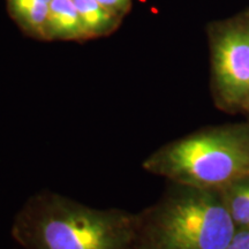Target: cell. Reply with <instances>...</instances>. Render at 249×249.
<instances>
[{
  "instance_id": "cell-6",
  "label": "cell",
  "mask_w": 249,
  "mask_h": 249,
  "mask_svg": "<svg viewBox=\"0 0 249 249\" xmlns=\"http://www.w3.org/2000/svg\"><path fill=\"white\" fill-rule=\"evenodd\" d=\"M52 0H6L12 20L24 35L38 40H48V18Z\"/></svg>"
},
{
  "instance_id": "cell-5",
  "label": "cell",
  "mask_w": 249,
  "mask_h": 249,
  "mask_svg": "<svg viewBox=\"0 0 249 249\" xmlns=\"http://www.w3.org/2000/svg\"><path fill=\"white\" fill-rule=\"evenodd\" d=\"M48 40L85 42L88 40L74 0H52L48 18Z\"/></svg>"
},
{
  "instance_id": "cell-4",
  "label": "cell",
  "mask_w": 249,
  "mask_h": 249,
  "mask_svg": "<svg viewBox=\"0 0 249 249\" xmlns=\"http://www.w3.org/2000/svg\"><path fill=\"white\" fill-rule=\"evenodd\" d=\"M210 90L226 113L249 117V7L207 26Z\"/></svg>"
},
{
  "instance_id": "cell-8",
  "label": "cell",
  "mask_w": 249,
  "mask_h": 249,
  "mask_svg": "<svg viewBox=\"0 0 249 249\" xmlns=\"http://www.w3.org/2000/svg\"><path fill=\"white\" fill-rule=\"evenodd\" d=\"M97 1L112 13L124 18L129 13L133 4V0H97Z\"/></svg>"
},
{
  "instance_id": "cell-2",
  "label": "cell",
  "mask_w": 249,
  "mask_h": 249,
  "mask_svg": "<svg viewBox=\"0 0 249 249\" xmlns=\"http://www.w3.org/2000/svg\"><path fill=\"white\" fill-rule=\"evenodd\" d=\"M235 231L219 191L171 182L138 213L135 249H224Z\"/></svg>"
},
{
  "instance_id": "cell-7",
  "label": "cell",
  "mask_w": 249,
  "mask_h": 249,
  "mask_svg": "<svg viewBox=\"0 0 249 249\" xmlns=\"http://www.w3.org/2000/svg\"><path fill=\"white\" fill-rule=\"evenodd\" d=\"M89 39L110 36L118 30L124 18L112 13L97 0H74Z\"/></svg>"
},
{
  "instance_id": "cell-3",
  "label": "cell",
  "mask_w": 249,
  "mask_h": 249,
  "mask_svg": "<svg viewBox=\"0 0 249 249\" xmlns=\"http://www.w3.org/2000/svg\"><path fill=\"white\" fill-rule=\"evenodd\" d=\"M170 182L222 191L249 174V123L207 127L174 140L143 161Z\"/></svg>"
},
{
  "instance_id": "cell-1",
  "label": "cell",
  "mask_w": 249,
  "mask_h": 249,
  "mask_svg": "<svg viewBox=\"0 0 249 249\" xmlns=\"http://www.w3.org/2000/svg\"><path fill=\"white\" fill-rule=\"evenodd\" d=\"M136 231L138 213L96 209L49 191L31 196L13 224L27 249H135Z\"/></svg>"
},
{
  "instance_id": "cell-9",
  "label": "cell",
  "mask_w": 249,
  "mask_h": 249,
  "mask_svg": "<svg viewBox=\"0 0 249 249\" xmlns=\"http://www.w3.org/2000/svg\"><path fill=\"white\" fill-rule=\"evenodd\" d=\"M224 249H249V229L236 230L231 241Z\"/></svg>"
}]
</instances>
